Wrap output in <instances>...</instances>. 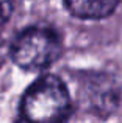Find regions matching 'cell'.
<instances>
[{
  "label": "cell",
  "instance_id": "cell-4",
  "mask_svg": "<svg viewBox=\"0 0 122 123\" xmlns=\"http://www.w3.org/2000/svg\"><path fill=\"white\" fill-rule=\"evenodd\" d=\"M14 6V0H0V27L9 19Z\"/></svg>",
  "mask_w": 122,
  "mask_h": 123
},
{
  "label": "cell",
  "instance_id": "cell-3",
  "mask_svg": "<svg viewBox=\"0 0 122 123\" xmlns=\"http://www.w3.org/2000/svg\"><path fill=\"white\" fill-rule=\"evenodd\" d=\"M119 3L121 0H64V5L70 14L88 20L108 17Z\"/></svg>",
  "mask_w": 122,
  "mask_h": 123
},
{
  "label": "cell",
  "instance_id": "cell-2",
  "mask_svg": "<svg viewBox=\"0 0 122 123\" xmlns=\"http://www.w3.org/2000/svg\"><path fill=\"white\" fill-rule=\"evenodd\" d=\"M63 44L55 30L49 27H31L24 30L13 42L11 56L20 69L44 70L60 58Z\"/></svg>",
  "mask_w": 122,
  "mask_h": 123
},
{
  "label": "cell",
  "instance_id": "cell-1",
  "mask_svg": "<svg viewBox=\"0 0 122 123\" xmlns=\"http://www.w3.org/2000/svg\"><path fill=\"white\" fill-rule=\"evenodd\" d=\"M70 111L66 84L58 76L44 75L25 90L16 123H69Z\"/></svg>",
  "mask_w": 122,
  "mask_h": 123
}]
</instances>
